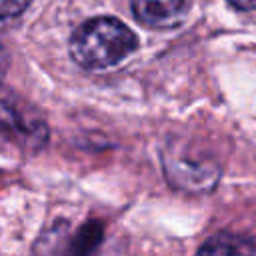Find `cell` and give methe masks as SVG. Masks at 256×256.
I'll list each match as a JSON object with an SVG mask.
<instances>
[{"instance_id": "7a4b0ae2", "label": "cell", "mask_w": 256, "mask_h": 256, "mask_svg": "<svg viewBox=\"0 0 256 256\" xmlns=\"http://www.w3.org/2000/svg\"><path fill=\"white\" fill-rule=\"evenodd\" d=\"M164 168H166L168 180L176 188L190 190V192L210 190L216 184L218 172H220L212 160L196 158L176 148H172L170 152H164Z\"/></svg>"}, {"instance_id": "277c9868", "label": "cell", "mask_w": 256, "mask_h": 256, "mask_svg": "<svg viewBox=\"0 0 256 256\" xmlns=\"http://www.w3.org/2000/svg\"><path fill=\"white\" fill-rule=\"evenodd\" d=\"M252 250V244H248L246 240L242 238H234V236H214L210 238L202 248L200 252H214V254H228V252H250Z\"/></svg>"}, {"instance_id": "8992f818", "label": "cell", "mask_w": 256, "mask_h": 256, "mask_svg": "<svg viewBox=\"0 0 256 256\" xmlns=\"http://www.w3.org/2000/svg\"><path fill=\"white\" fill-rule=\"evenodd\" d=\"M234 10H240V12H252L256 10V0H226Z\"/></svg>"}, {"instance_id": "5b68a950", "label": "cell", "mask_w": 256, "mask_h": 256, "mask_svg": "<svg viewBox=\"0 0 256 256\" xmlns=\"http://www.w3.org/2000/svg\"><path fill=\"white\" fill-rule=\"evenodd\" d=\"M30 0H2V20L8 22L10 18H16L22 14V10L28 6Z\"/></svg>"}, {"instance_id": "6da1fadb", "label": "cell", "mask_w": 256, "mask_h": 256, "mask_svg": "<svg viewBox=\"0 0 256 256\" xmlns=\"http://www.w3.org/2000/svg\"><path fill=\"white\" fill-rule=\"evenodd\" d=\"M138 48V36L118 18L98 16L80 24L70 38V56L86 70H106Z\"/></svg>"}, {"instance_id": "3957f363", "label": "cell", "mask_w": 256, "mask_h": 256, "mask_svg": "<svg viewBox=\"0 0 256 256\" xmlns=\"http://www.w3.org/2000/svg\"><path fill=\"white\" fill-rule=\"evenodd\" d=\"M134 18L154 30L178 28L188 16L186 0H130Z\"/></svg>"}]
</instances>
